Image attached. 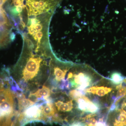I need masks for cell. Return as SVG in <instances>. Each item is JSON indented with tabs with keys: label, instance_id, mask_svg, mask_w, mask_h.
I'll list each match as a JSON object with an SVG mask.
<instances>
[{
	"label": "cell",
	"instance_id": "obj_7",
	"mask_svg": "<svg viewBox=\"0 0 126 126\" xmlns=\"http://www.w3.org/2000/svg\"><path fill=\"white\" fill-rule=\"evenodd\" d=\"M111 90L112 89L110 88L103 86H94L86 90V92L97 94L99 96L102 97L111 92Z\"/></svg>",
	"mask_w": 126,
	"mask_h": 126
},
{
	"label": "cell",
	"instance_id": "obj_1",
	"mask_svg": "<svg viewBox=\"0 0 126 126\" xmlns=\"http://www.w3.org/2000/svg\"><path fill=\"white\" fill-rule=\"evenodd\" d=\"M55 58L51 47L36 49L23 42L21 54L13 68L19 88L28 91L31 85L39 87L43 80L47 82L53 70Z\"/></svg>",
	"mask_w": 126,
	"mask_h": 126
},
{
	"label": "cell",
	"instance_id": "obj_11",
	"mask_svg": "<svg viewBox=\"0 0 126 126\" xmlns=\"http://www.w3.org/2000/svg\"><path fill=\"white\" fill-rule=\"evenodd\" d=\"M98 109L99 107L98 105L97 104L91 101L89 99L87 102L86 112L94 113L97 112Z\"/></svg>",
	"mask_w": 126,
	"mask_h": 126
},
{
	"label": "cell",
	"instance_id": "obj_12",
	"mask_svg": "<svg viewBox=\"0 0 126 126\" xmlns=\"http://www.w3.org/2000/svg\"><path fill=\"white\" fill-rule=\"evenodd\" d=\"M124 77L121 74L117 72L113 73L111 76V80L113 83L115 84H119L123 80Z\"/></svg>",
	"mask_w": 126,
	"mask_h": 126
},
{
	"label": "cell",
	"instance_id": "obj_9",
	"mask_svg": "<svg viewBox=\"0 0 126 126\" xmlns=\"http://www.w3.org/2000/svg\"><path fill=\"white\" fill-rule=\"evenodd\" d=\"M15 96L9 88L6 89L2 92H0V104L7 101L14 100Z\"/></svg>",
	"mask_w": 126,
	"mask_h": 126
},
{
	"label": "cell",
	"instance_id": "obj_15",
	"mask_svg": "<svg viewBox=\"0 0 126 126\" xmlns=\"http://www.w3.org/2000/svg\"><path fill=\"white\" fill-rule=\"evenodd\" d=\"M69 126H85V125L82 122L76 121L73 122L69 125Z\"/></svg>",
	"mask_w": 126,
	"mask_h": 126
},
{
	"label": "cell",
	"instance_id": "obj_8",
	"mask_svg": "<svg viewBox=\"0 0 126 126\" xmlns=\"http://www.w3.org/2000/svg\"><path fill=\"white\" fill-rule=\"evenodd\" d=\"M55 105L58 110L62 112H70L73 108V103L72 100L65 103L58 101L55 103Z\"/></svg>",
	"mask_w": 126,
	"mask_h": 126
},
{
	"label": "cell",
	"instance_id": "obj_16",
	"mask_svg": "<svg viewBox=\"0 0 126 126\" xmlns=\"http://www.w3.org/2000/svg\"><path fill=\"white\" fill-rule=\"evenodd\" d=\"M16 122V118L15 120L12 123L11 126H15V125Z\"/></svg>",
	"mask_w": 126,
	"mask_h": 126
},
{
	"label": "cell",
	"instance_id": "obj_10",
	"mask_svg": "<svg viewBox=\"0 0 126 126\" xmlns=\"http://www.w3.org/2000/svg\"><path fill=\"white\" fill-rule=\"evenodd\" d=\"M18 100L19 110L21 111L25 110L30 106L35 104V103L29 99L25 98Z\"/></svg>",
	"mask_w": 126,
	"mask_h": 126
},
{
	"label": "cell",
	"instance_id": "obj_2",
	"mask_svg": "<svg viewBox=\"0 0 126 126\" xmlns=\"http://www.w3.org/2000/svg\"><path fill=\"white\" fill-rule=\"evenodd\" d=\"M9 12L16 24L28 18L53 16L62 0H9Z\"/></svg>",
	"mask_w": 126,
	"mask_h": 126
},
{
	"label": "cell",
	"instance_id": "obj_4",
	"mask_svg": "<svg viewBox=\"0 0 126 126\" xmlns=\"http://www.w3.org/2000/svg\"><path fill=\"white\" fill-rule=\"evenodd\" d=\"M72 78V85L73 87H77L78 89L83 90L92 83V78L87 73L80 72L78 74H74Z\"/></svg>",
	"mask_w": 126,
	"mask_h": 126
},
{
	"label": "cell",
	"instance_id": "obj_3",
	"mask_svg": "<svg viewBox=\"0 0 126 126\" xmlns=\"http://www.w3.org/2000/svg\"><path fill=\"white\" fill-rule=\"evenodd\" d=\"M42 103L35 104L25 109L20 115L19 121L24 122L41 120V105Z\"/></svg>",
	"mask_w": 126,
	"mask_h": 126
},
{
	"label": "cell",
	"instance_id": "obj_5",
	"mask_svg": "<svg viewBox=\"0 0 126 126\" xmlns=\"http://www.w3.org/2000/svg\"><path fill=\"white\" fill-rule=\"evenodd\" d=\"M126 111L124 109L119 110V114L114 118H109L108 126H126Z\"/></svg>",
	"mask_w": 126,
	"mask_h": 126
},
{
	"label": "cell",
	"instance_id": "obj_13",
	"mask_svg": "<svg viewBox=\"0 0 126 126\" xmlns=\"http://www.w3.org/2000/svg\"><path fill=\"white\" fill-rule=\"evenodd\" d=\"M84 94V92L79 90H72L69 93L70 97L75 100L83 96Z\"/></svg>",
	"mask_w": 126,
	"mask_h": 126
},
{
	"label": "cell",
	"instance_id": "obj_6",
	"mask_svg": "<svg viewBox=\"0 0 126 126\" xmlns=\"http://www.w3.org/2000/svg\"><path fill=\"white\" fill-rule=\"evenodd\" d=\"M63 66L55 64L53 70V75L54 76L56 81L59 82L64 79L66 73L69 69L67 68L62 67Z\"/></svg>",
	"mask_w": 126,
	"mask_h": 126
},
{
	"label": "cell",
	"instance_id": "obj_14",
	"mask_svg": "<svg viewBox=\"0 0 126 126\" xmlns=\"http://www.w3.org/2000/svg\"><path fill=\"white\" fill-rule=\"evenodd\" d=\"M126 95V88L121 87L118 89L117 96L118 98Z\"/></svg>",
	"mask_w": 126,
	"mask_h": 126
}]
</instances>
